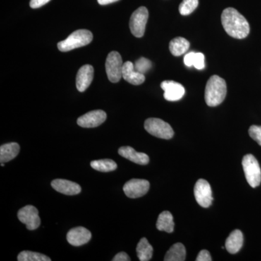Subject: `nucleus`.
<instances>
[{
    "label": "nucleus",
    "instance_id": "f257e3e1",
    "mask_svg": "<svg viewBox=\"0 0 261 261\" xmlns=\"http://www.w3.org/2000/svg\"><path fill=\"white\" fill-rule=\"evenodd\" d=\"M221 23L225 32L235 39H245L250 34V25L246 18L234 8H228L223 11Z\"/></svg>",
    "mask_w": 261,
    "mask_h": 261
},
{
    "label": "nucleus",
    "instance_id": "f03ea898",
    "mask_svg": "<svg viewBox=\"0 0 261 261\" xmlns=\"http://www.w3.org/2000/svg\"><path fill=\"white\" fill-rule=\"evenodd\" d=\"M227 92L224 80L219 75H212L206 84L205 99L210 107H216L223 102Z\"/></svg>",
    "mask_w": 261,
    "mask_h": 261
},
{
    "label": "nucleus",
    "instance_id": "7ed1b4c3",
    "mask_svg": "<svg viewBox=\"0 0 261 261\" xmlns=\"http://www.w3.org/2000/svg\"><path fill=\"white\" fill-rule=\"evenodd\" d=\"M93 39V34L87 29H80L72 33L65 40L58 42V48L60 51L65 53L73 49L84 47L90 44Z\"/></svg>",
    "mask_w": 261,
    "mask_h": 261
},
{
    "label": "nucleus",
    "instance_id": "20e7f679",
    "mask_svg": "<svg viewBox=\"0 0 261 261\" xmlns=\"http://www.w3.org/2000/svg\"><path fill=\"white\" fill-rule=\"evenodd\" d=\"M243 167L247 183L252 188L258 187L261 182V170L256 159L247 154L243 160Z\"/></svg>",
    "mask_w": 261,
    "mask_h": 261
},
{
    "label": "nucleus",
    "instance_id": "39448f33",
    "mask_svg": "<svg viewBox=\"0 0 261 261\" xmlns=\"http://www.w3.org/2000/svg\"><path fill=\"white\" fill-rule=\"evenodd\" d=\"M145 130L158 138L170 140L174 135L172 127L160 118H150L145 122Z\"/></svg>",
    "mask_w": 261,
    "mask_h": 261
},
{
    "label": "nucleus",
    "instance_id": "423d86ee",
    "mask_svg": "<svg viewBox=\"0 0 261 261\" xmlns=\"http://www.w3.org/2000/svg\"><path fill=\"white\" fill-rule=\"evenodd\" d=\"M148 18V10L145 7H140L132 13L130 18L129 28L130 32L135 37H143Z\"/></svg>",
    "mask_w": 261,
    "mask_h": 261
},
{
    "label": "nucleus",
    "instance_id": "0eeeda50",
    "mask_svg": "<svg viewBox=\"0 0 261 261\" xmlns=\"http://www.w3.org/2000/svg\"><path fill=\"white\" fill-rule=\"evenodd\" d=\"M123 66L121 55L116 51L110 53L106 60V68L108 80L112 83H118L121 80Z\"/></svg>",
    "mask_w": 261,
    "mask_h": 261
},
{
    "label": "nucleus",
    "instance_id": "6e6552de",
    "mask_svg": "<svg viewBox=\"0 0 261 261\" xmlns=\"http://www.w3.org/2000/svg\"><path fill=\"white\" fill-rule=\"evenodd\" d=\"M18 218L20 222L27 226L29 230H35L40 226L41 220L37 207L27 205L22 207L18 213Z\"/></svg>",
    "mask_w": 261,
    "mask_h": 261
},
{
    "label": "nucleus",
    "instance_id": "1a4fd4ad",
    "mask_svg": "<svg viewBox=\"0 0 261 261\" xmlns=\"http://www.w3.org/2000/svg\"><path fill=\"white\" fill-rule=\"evenodd\" d=\"M197 203L202 207H210L213 202L212 190L210 184L205 179H199L194 190Z\"/></svg>",
    "mask_w": 261,
    "mask_h": 261
},
{
    "label": "nucleus",
    "instance_id": "9d476101",
    "mask_svg": "<svg viewBox=\"0 0 261 261\" xmlns=\"http://www.w3.org/2000/svg\"><path fill=\"white\" fill-rule=\"evenodd\" d=\"M149 189V182L147 180L133 178L125 184L123 190L129 198H139L146 195Z\"/></svg>",
    "mask_w": 261,
    "mask_h": 261
},
{
    "label": "nucleus",
    "instance_id": "9b49d317",
    "mask_svg": "<svg viewBox=\"0 0 261 261\" xmlns=\"http://www.w3.org/2000/svg\"><path fill=\"white\" fill-rule=\"evenodd\" d=\"M107 114L102 110H97L86 113L77 120L79 126L83 128H94L106 121Z\"/></svg>",
    "mask_w": 261,
    "mask_h": 261
},
{
    "label": "nucleus",
    "instance_id": "f8f14e48",
    "mask_svg": "<svg viewBox=\"0 0 261 261\" xmlns=\"http://www.w3.org/2000/svg\"><path fill=\"white\" fill-rule=\"evenodd\" d=\"M161 87L164 91L165 99L171 102L179 100L185 94V87L173 81H164L161 83Z\"/></svg>",
    "mask_w": 261,
    "mask_h": 261
},
{
    "label": "nucleus",
    "instance_id": "ddd939ff",
    "mask_svg": "<svg viewBox=\"0 0 261 261\" xmlns=\"http://www.w3.org/2000/svg\"><path fill=\"white\" fill-rule=\"evenodd\" d=\"M66 238L67 241L70 245L80 247L90 241L92 233L87 228L79 226V227L71 228L67 233Z\"/></svg>",
    "mask_w": 261,
    "mask_h": 261
},
{
    "label": "nucleus",
    "instance_id": "4468645a",
    "mask_svg": "<svg viewBox=\"0 0 261 261\" xmlns=\"http://www.w3.org/2000/svg\"><path fill=\"white\" fill-rule=\"evenodd\" d=\"M94 78V68L90 65L81 67L76 75V88L80 92L88 89Z\"/></svg>",
    "mask_w": 261,
    "mask_h": 261
},
{
    "label": "nucleus",
    "instance_id": "2eb2a0df",
    "mask_svg": "<svg viewBox=\"0 0 261 261\" xmlns=\"http://www.w3.org/2000/svg\"><path fill=\"white\" fill-rule=\"evenodd\" d=\"M51 186L60 193L66 195H75L82 192V187L75 182L66 179H55L51 181Z\"/></svg>",
    "mask_w": 261,
    "mask_h": 261
},
{
    "label": "nucleus",
    "instance_id": "dca6fc26",
    "mask_svg": "<svg viewBox=\"0 0 261 261\" xmlns=\"http://www.w3.org/2000/svg\"><path fill=\"white\" fill-rule=\"evenodd\" d=\"M122 78L133 85H140L145 81V75L135 69V65L130 61L123 63Z\"/></svg>",
    "mask_w": 261,
    "mask_h": 261
},
{
    "label": "nucleus",
    "instance_id": "f3484780",
    "mask_svg": "<svg viewBox=\"0 0 261 261\" xmlns=\"http://www.w3.org/2000/svg\"><path fill=\"white\" fill-rule=\"evenodd\" d=\"M118 153L122 157L129 160L132 162L137 163L139 165H147L149 162V156L143 152H137L135 149L132 147H120L118 149Z\"/></svg>",
    "mask_w": 261,
    "mask_h": 261
},
{
    "label": "nucleus",
    "instance_id": "a211bd4d",
    "mask_svg": "<svg viewBox=\"0 0 261 261\" xmlns=\"http://www.w3.org/2000/svg\"><path fill=\"white\" fill-rule=\"evenodd\" d=\"M243 234L242 231L238 229L234 230L226 239L225 247L229 253H238L243 247Z\"/></svg>",
    "mask_w": 261,
    "mask_h": 261
},
{
    "label": "nucleus",
    "instance_id": "6ab92c4d",
    "mask_svg": "<svg viewBox=\"0 0 261 261\" xmlns=\"http://www.w3.org/2000/svg\"><path fill=\"white\" fill-rule=\"evenodd\" d=\"M20 152V146L16 142L4 144L0 147V162H9L14 159Z\"/></svg>",
    "mask_w": 261,
    "mask_h": 261
},
{
    "label": "nucleus",
    "instance_id": "aec40b11",
    "mask_svg": "<svg viewBox=\"0 0 261 261\" xmlns=\"http://www.w3.org/2000/svg\"><path fill=\"white\" fill-rule=\"evenodd\" d=\"M156 227L159 231L172 233L174 229V222L172 214L169 211H163L159 215Z\"/></svg>",
    "mask_w": 261,
    "mask_h": 261
},
{
    "label": "nucleus",
    "instance_id": "412c9836",
    "mask_svg": "<svg viewBox=\"0 0 261 261\" xmlns=\"http://www.w3.org/2000/svg\"><path fill=\"white\" fill-rule=\"evenodd\" d=\"M190 46V42L185 38L176 37L170 42L169 49L173 56H181L188 51Z\"/></svg>",
    "mask_w": 261,
    "mask_h": 261
},
{
    "label": "nucleus",
    "instance_id": "4be33fe9",
    "mask_svg": "<svg viewBox=\"0 0 261 261\" xmlns=\"http://www.w3.org/2000/svg\"><path fill=\"white\" fill-rule=\"evenodd\" d=\"M186 259V249L183 244L176 243L165 255V261H184Z\"/></svg>",
    "mask_w": 261,
    "mask_h": 261
},
{
    "label": "nucleus",
    "instance_id": "5701e85b",
    "mask_svg": "<svg viewBox=\"0 0 261 261\" xmlns=\"http://www.w3.org/2000/svg\"><path fill=\"white\" fill-rule=\"evenodd\" d=\"M184 63L187 67L194 66L197 70L205 68V56L201 53H187L184 58Z\"/></svg>",
    "mask_w": 261,
    "mask_h": 261
},
{
    "label": "nucleus",
    "instance_id": "b1692460",
    "mask_svg": "<svg viewBox=\"0 0 261 261\" xmlns=\"http://www.w3.org/2000/svg\"><path fill=\"white\" fill-rule=\"evenodd\" d=\"M137 254L140 261L151 260L153 254V247L149 243L147 239L145 238L141 239L137 246Z\"/></svg>",
    "mask_w": 261,
    "mask_h": 261
},
{
    "label": "nucleus",
    "instance_id": "393cba45",
    "mask_svg": "<svg viewBox=\"0 0 261 261\" xmlns=\"http://www.w3.org/2000/svg\"><path fill=\"white\" fill-rule=\"evenodd\" d=\"M91 166L94 170L101 172H110L117 168V164L115 161L111 159L97 160L91 162Z\"/></svg>",
    "mask_w": 261,
    "mask_h": 261
},
{
    "label": "nucleus",
    "instance_id": "a878e982",
    "mask_svg": "<svg viewBox=\"0 0 261 261\" xmlns=\"http://www.w3.org/2000/svg\"><path fill=\"white\" fill-rule=\"evenodd\" d=\"M18 261H51L50 257L39 252L22 251L18 255Z\"/></svg>",
    "mask_w": 261,
    "mask_h": 261
},
{
    "label": "nucleus",
    "instance_id": "bb28decb",
    "mask_svg": "<svg viewBox=\"0 0 261 261\" xmlns=\"http://www.w3.org/2000/svg\"><path fill=\"white\" fill-rule=\"evenodd\" d=\"M198 4V0H183L178 8L180 14L182 15L191 14L192 12L197 8Z\"/></svg>",
    "mask_w": 261,
    "mask_h": 261
},
{
    "label": "nucleus",
    "instance_id": "cd10ccee",
    "mask_svg": "<svg viewBox=\"0 0 261 261\" xmlns=\"http://www.w3.org/2000/svg\"><path fill=\"white\" fill-rule=\"evenodd\" d=\"M134 65H135V69L137 71L145 75L152 68V63L149 60L142 57L136 61Z\"/></svg>",
    "mask_w": 261,
    "mask_h": 261
},
{
    "label": "nucleus",
    "instance_id": "c85d7f7f",
    "mask_svg": "<svg viewBox=\"0 0 261 261\" xmlns=\"http://www.w3.org/2000/svg\"><path fill=\"white\" fill-rule=\"evenodd\" d=\"M249 135L250 137L257 142L259 145L261 146V126H250L249 128Z\"/></svg>",
    "mask_w": 261,
    "mask_h": 261
},
{
    "label": "nucleus",
    "instance_id": "c756f323",
    "mask_svg": "<svg viewBox=\"0 0 261 261\" xmlns=\"http://www.w3.org/2000/svg\"><path fill=\"white\" fill-rule=\"evenodd\" d=\"M196 260L211 261L212 260V257L211 256L210 252L207 251V250H201V251L199 252L198 255H197V258H196Z\"/></svg>",
    "mask_w": 261,
    "mask_h": 261
},
{
    "label": "nucleus",
    "instance_id": "7c9ffc66",
    "mask_svg": "<svg viewBox=\"0 0 261 261\" xmlns=\"http://www.w3.org/2000/svg\"><path fill=\"white\" fill-rule=\"evenodd\" d=\"M50 0H31L30 7L33 9L41 8L49 3Z\"/></svg>",
    "mask_w": 261,
    "mask_h": 261
},
{
    "label": "nucleus",
    "instance_id": "2f4dec72",
    "mask_svg": "<svg viewBox=\"0 0 261 261\" xmlns=\"http://www.w3.org/2000/svg\"><path fill=\"white\" fill-rule=\"evenodd\" d=\"M129 256L124 252H121L117 254L116 256L113 257V261H129Z\"/></svg>",
    "mask_w": 261,
    "mask_h": 261
},
{
    "label": "nucleus",
    "instance_id": "473e14b6",
    "mask_svg": "<svg viewBox=\"0 0 261 261\" xmlns=\"http://www.w3.org/2000/svg\"><path fill=\"white\" fill-rule=\"evenodd\" d=\"M118 1V0H97L98 3L101 5H109Z\"/></svg>",
    "mask_w": 261,
    "mask_h": 261
},
{
    "label": "nucleus",
    "instance_id": "72a5a7b5",
    "mask_svg": "<svg viewBox=\"0 0 261 261\" xmlns=\"http://www.w3.org/2000/svg\"><path fill=\"white\" fill-rule=\"evenodd\" d=\"M1 166H5L4 163H1Z\"/></svg>",
    "mask_w": 261,
    "mask_h": 261
}]
</instances>
